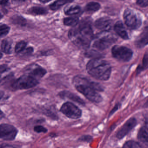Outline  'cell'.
I'll return each mask as SVG.
<instances>
[{
	"instance_id": "obj_1",
	"label": "cell",
	"mask_w": 148,
	"mask_h": 148,
	"mask_svg": "<svg viewBox=\"0 0 148 148\" xmlns=\"http://www.w3.org/2000/svg\"><path fill=\"white\" fill-rule=\"evenodd\" d=\"M91 23L90 18H84L69 31L70 40L80 48H89L94 40V34Z\"/></svg>"
},
{
	"instance_id": "obj_2",
	"label": "cell",
	"mask_w": 148,
	"mask_h": 148,
	"mask_svg": "<svg viewBox=\"0 0 148 148\" xmlns=\"http://www.w3.org/2000/svg\"><path fill=\"white\" fill-rule=\"evenodd\" d=\"M91 83L92 82L82 75H77L73 78V84L78 92L89 101L99 103L102 101V97L92 87Z\"/></svg>"
},
{
	"instance_id": "obj_3",
	"label": "cell",
	"mask_w": 148,
	"mask_h": 148,
	"mask_svg": "<svg viewBox=\"0 0 148 148\" xmlns=\"http://www.w3.org/2000/svg\"><path fill=\"white\" fill-rule=\"evenodd\" d=\"M87 71L91 76L102 81H107L110 77L111 67L107 61L99 58L90 60L87 65Z\"/></svg>"
},
{
	"instance_id": "obj_4",
	"label": "cell",
	"mask_w": 148,
	"mask_h": 148,
	"mask_svg": "<svg viewBox=\"0 0 148 148\" xmlns=\"http://www.w3.org/2000/svg\"><path fill=\"white\" fill-rule=\"evenodd\" d=\"M93 47L99 50H104L116 41V38L108 32H103L94 38Z\"/></svg>"
},
{
	"instance_id": "obj_5",
	"label": "cell",
	"mask_w": 148,
	"mask_h": 148,
	"mask_svg": "<svg viewBox=\"0 0 148 148\" xmlns=\"http://www.w3.org/2000/svg\"><path fill=\"white\" fill-rule=\"evenodd\" d=\"M39 81L30 74L25 73L14 80L11 86L16 90L27 89L35 87L39 84Z\"/></svg>"
},
{
	"instance_id": "obj_6",
	"label": "cell",
	"mask_w": 148,
	"mask_h": 148,
	"mask_svg": "<svg viewBox=\"0 0 148 148\" xmlns=\"http://www.w3.org/2000/svg\"><path fill=\"white\" fill-rule=\"evenodd\" d=\"M111 52L114 58L123 62L129 61L133 57V51L124 46L115 45L112 48Z\"/></svg>"
},
{
	"instance_id": "obj_7",
	"label": "cell",
	"mask_w": 148,
	"mask_h": 148,
	"mask_svg": "<svg viewBox=\"0 0 148 148\" xmlns=\"http://www.w3.org/2000/svg\"><path fill=\"white\" fill-rule=\"evenodd\" d=\"M123 18L126 25L131 29H137L141 25L142 21L140 17L134 10L130 9L125 10Z\"/></svg>"
},
{
	"instance_id": "obj_8",
	"label": "cell",
	"mask_w": 148,
	"mask_h": 148,
	"mask_svg": "<svg viewBox=\"0 0 148 148\" xmlns=\"http://www.w3.org/2000/svg\"><path fill=\"white\" fill-rule=\"evenodd\" d=\"M60 111L68 118L77 119L81 116L82 110L77 106L70 102H67L62 105Z\"/></svg>"
},
{
	"instance_id": "obj_9",
	"label": "cell",
	"mask_w": 148,
	"mask_h": 148,
	"mask_svg": "<svg viewBox=\"0 0 148 148\" xmlns=\"http://www.w3.org/2000/svg\"><path fill=\"white\" fill-rule=\"evenodd\" d=\"M17 130L14 126L10 124H1L0 126L1 138L5 140H12L16 136Z\"/></svg>"
},
{
	"instance_id": "obj_10",
	"label": "cell",
	"mask_w": 148,
	"mask_h": 148,
	"mask_svg": "<svg viewBox=\"0 0 148 148\" xmlns=\"http://www.w3.org/2000/svg\"><path fill=\"white\" fill-rule=\"evenodd\" d=\"M137 125V121L135 118L129 119L118 130L116 137L121 140L127 136Z\"/></svg>"
},
{
	"instance_id": "obj_11",
	"label": "cell",
	"mask_w": 148,
	"mask_h": 148,
	"mask_svg": "<svg viewBox=\"0 0 148 148\" xmlns=\"http://www.w3.org/2000/svg\"><path fill=\"white\" fill-rule=\"evenodd\" d=\"M95 26L103 32H109L112 28L113 21L108 17H101L96 21Z\"/></svg>"
},
{
	"instance_id": "obj_12",
	"label": "cell",
	"mask_w": 148,
	"mask_h": 148,
	"mask_svg": "<svg viewBox=\"0 0 148 148\" xmlns=\"http://www.w3.org/2000/svg\"><path fill=\"white\" fill-rule=\"evenodd\" d=\"M25 73L30 74L39 80L46 75L47 71L37 64H33L27 68Z\"/></svg>"
},
{
	"instance_id": "obj_13",
	"label": "cell",
	"mask_w": 148,
	"mask_h": 148,
	"mask_svg": "<svg viewBox=\"0 0 148 148\" xmlns=\"http://www.w3.org/2000/svg\"><path fill=\"white\" fill-rule=\"evenodd\" d=\"M148 44V26L145 27L141 34L135 42V45L139 48H142Z\"/></svg>"
},
{
	"instance_id": "obj_14",
	"label": "cell",
	"mask_w": 148,
	"mask_h": 148,
	"mask_svg": "<svg viewBox=\"0 0 148 148\" xmlns=\"http://www.w3.org/2000/svg\"><path fill=\"white\" fill-rule=\"evenodd\" d=\"M114 29L116 34L123 39L128 40L129 38L127 32L122 22L121 21H117L114 26Z\"/></svg>"
},
{
	"instance_id": "obj_15",
	"label": "cell",
	"mask_w": 148,
	"mask_h": 148,
	"mask_svg": "<svg viewBox=\"0 0 148 148\" xmlns=\"http://www.w3.org/2000/svg\"><path fill=\"white\" fill-rule=\"evenodd\" d=\"M59 95L63 98H67L70 99L73 101L78 103L81 105L84 104V102L81 97L78 96L76 95L75 94H73L68 91H63L60 92Z\"/></svg>"
},
{
	"instance_id": "obj_16",
	"label": "cell",
	"mask_w": 148,
	"mask_h": 148,
	"mask_svg": "<svg viewBox=\"0 0 148 148\" xmlns=\"http://www.w3.org/2000/svg\"><path fill=\"white\" fill-rule=\"evenodd\" d=\"M139 140L148 146V127L144 126L140 129L138 134Z\"/></svg>"
},
{
	"instance_id": "obj_17",
	"label": "cell",
	"mask_w": 148,
	"mask_h": 148,
	"mask_svg": "<svg viewBox=\"0 0 148 148\" xmlns=\"http://www.w3.org/2000/svg\"><path fill=\"white\" fill-rule=\"evenodd\" d=\"M28 13L34 16L45 15L48 13L46 8L41 7H32L28 10Z\"/></svg>"
},
{
	"instance_id": "obj_18",
	"label": "cell",
	"mask_w": 148,
	"mask_h": 148,
	"mask_svg": "<svg viewBox=\"0 0 148 148\" xmlns=\"http://www.w3.org/2000/svg\"><path fill=\"white\" fill-rule=\"evenodd\" d=\"M81 10L80 6L76 5H71L64 9V12L67 15H74L79 14Z\"/></svg>"
},
{
	"instance_id": "obj_19",
	"label": "cell",
	"mask_w": 148,
	"mask_h": 148,
	"mask_svg": "<svg viewBox=\"0 0 148 148\" xmlns=\"http://www.w3.org/2000/svg\"><path fill=\"white\" fill-rule=\"evenodd\" d=\"M74 1V0H56L49 5V8L51 10H56L63 5L72 2Z\"/></svg>"
},
{
	"instance_id": "obj_20",
	"label": "cell",
	"mask_w": 148,
	"mask_h": 148,
	"mask_svg": "<svg viewBox=\"0 0 148 148\" xmlns=\"http://www.w3.org/2000/svg\"><path fill=\"white\" fill-rule=\"evenodd\" d=\"M1 50L4 53L10 54L12 48V42L10 40L4 39L1 42Z\"/></svg>"
},
{
	"instance_id": "obj_21",
	"label": "cell",
	"mask_w": 148,
	"mask_h": 148,
	"mask_svg": "<svg viewBox=\"0 0 148 148\" xmlns=\"http://www.w3.org/2000/svg\"><path fill=\"white\" fill-rule=\"evenodd\" d=\"M11 21L13 24L24 27L27 24V20L21 16H14L11 18Z\"/></svg>"
},
{
	"instance_id": "obj_22",
	"label": "cell",
	"mask_w": 148,
	"mask_h": 148,
	"mask_svg": "<svg viewBox=\"0 0 148 148\" xmlns=\"http://www.w3.org/2000/svg\"><path fill=\"white\" fill-rule=\"evenodd\" d=\"M101 8L100 3L96 2H90L85 7V10L87 12H94L98 11Z\"/></svg>"
},
{
	"instance_id": "obj_23",
	"label": "cell",
	"mask_w": 148,
	"mask_h": 148,
	"mask_svg": "<svg viewBox=\"0 0 148 148\" xmlns=\"http://www.w3.org/2000/svg\"><path fill=\"white\" fill-rule=\"evenodd\" d=\"M79 19L78 17H66L63 19V22L64 25L67 26L74 27L79 23Z\"/></svg>"
},
{
	"instance_id": "obj_24",
	"label": "cell",
	"mask_w": 148,
	"mask_h": 148,
	"mask_svg": "<svg viewBox=\"0 0 148 148\" xmlns=\"http://www.w3.org/2000/svg\"><path fill=\"white\" fill-rule=\"evenodd\" d=\"M27 43L24 41H21L17 43L15 47V52L17 53H23L26 49Z\"/></svg>"
},
{
	"instance_id": "obj_25",
	"label": "cell",
	"mask_w": 148,
	"mask_h": 148,
	"mask_svg": "<svg viewBox=\"0 0 148 148\" xmlns=\"http://www.w3.org/2000/svg\"><path fill=\"white\" fill-rule=\"evenodd\" d=\"M148 68V53L145 54L142 60V64L138 66L137 72L138 73L143 70H146Z\"/></svg>"
},
{
	"instance_id": "obj_26",
	"label": "cell",
	"mask_w": 148,
	"mask_h": 148,
	"mask_svg": "<svg viewBox=\"0 0 148 148\" xmlns=\"http://www.w3.org/2000/svg\"><path fill=\"white\" fill-rule=\"evenodd\" d=\"M0 30H1V37H4L8 34L10 30V27L8 25L5 24H1L0 27Z\"/></svg>"
},
{
	"instance_id": "obj_27",
	"label": "cell",
	"mask_w": 148,
	"mask_h": 148,
	"mask_svg": "<svg viewBox=\"0 0 148 148\" xmlns=\"http://www.w3.org/2000/svg\"><path fill=\"white\" fill-rule=\"evenodd\" d=\"M122 148H142L140 145L134 141H129L123 145Z\"/></svg>"
},
{
	"instance_id": "obj_28",
	"label": "cell",
	"mask_w": 148,
	"mask_h": 148,
	"mask_svg": "<svg viewBox=\"0 0 148 148\" xmlns=\"http://www.w3.org/2000/svg\"><path fill=\"white\" fill-rule=\"evenodd\" d=\"M34 130L35 132L37 133H47V130L46 128L43 127V126H40V125L35 126L34 127Z\"/></svg>"
},
{
	"instance_id": "obj_29",
	"label": "cell",
	"mask_w": 148,
	"mask_h": 148,
	"mask_svg": "<svg viewBox=\"0 0 148 148\" xmlns=\"http://www.w3.org/2000/svg\"><path fill=\"white\" fill-rule=\"evenodd\" d=\"M93 140L92 136L89 135L83 136L80 138L79 140L81 141L86 142L89 143Z\"/></svg>"
},
{
	"instance_id": "obj_30",
	"label": "cell",
	"mask_w": 148,
	"mask_h": 148,
	"mask_svg": "<svg viewBox=\"0 0 148 148\" xmlns=\"http://www.w3.org/2000/svg\"><path fill=\"white\" fill-rule=\"evenodd\" d=\"M136 3L140 7H147L148 5V0H137Z\"/></svg>"
},
{
	"instance_id": "obj_31",
	"label": "cell",
	"mask_w": 148,
	"mask_h": 148,
	"mask_svg": "<svg viewBox=\"0 0 148 148\" xmlns=\"http://www.w3.org/2000/svg\"><path fill=\"white\" fill-rule=\"evenodd\" d=\"M0 3L1 8H4L9 4V0H0Z\"/></svg>"
},
{
	"instance_id": "obj_32",
	"label": "cell",
	"mask_w": 148,
	"mask_h": 148,
	"mask_svg": "<svg viewBox=\"0 0 148 148\" xmlns=\"http://www.w3.org/2000/svg\"><path fill=\"white\" fill-rule=\"evenodd\" d=\"M34 51V49L32 47H29L28 48L26 49L23 51V53L26 54H31L33 53Z\"/></svg>"
},
{
	"instance_id": "obj_33",
	"label": "cell",
	"mask_w": 148,
	"mask_h": 148,
	"mask_svg": "<svg viewBox=\"0 0 148 148\" xmlns=\"http://www.w3.org/2000/svg\"><path fill=\"white\" fill-rule=\"evenodd\" d=\"M8 70V67L6 65H2L1 66V73L2 74L5 73Z\"/></svg>"
},
{
	"instance_id": "obj_34",
	"label": "cell",
	"mask_w": 148,
	"mask_h": 148,
	"mask_svg": "<svg viewBox=\"0 0 148 148\" xmlns=\"http://www.w3.org/2000/svg\"><path fill=\"white\" fill-rule=\"evenodd\" d=\"M119 107H120V105L119 104H117V105H116L114 108V109L112 110V111L110 112V114H109V116H110L113 115L119 108Z\"/></svg>"
},
{
	"instance_id": "obj_35",
	"label": "cell",
	"mask_w": 148,
	"mask_h": 148,
	"mask_svg": "<svg viewBox=\"0 0 148 148\" xmlns=\"http://www.w3.org/2000/svg\"><path fill=\"white\" fill-rule=\"evenodd\" d=\"M27 0H12V2L14 3H21Z\"/></svg>"
},
{
	"instance_id": "obj_36",
	"label": "cell",
	"mask_w": 148,
	"mask_h": 148,
	"mask_svg": "<svg viewBox=\"0 0 148 148\" xmlns=\"http://www.w3.org/2000/svg\"><path fill=\"white\" fill-rule=\"evenodd\" d=\"M144 119H145V123H147V124H148V114L145 115Z\"/></svg>"
},
{
	"instance_id": "obj_37",
	"label": "cell",
	"mask_w": 148,
	"mask_h": 148,
	"mask_svg": "<svg viewBox=\"0 0 148 148\" xmlns=\"http://www.w3.org/2000/svg\"><path fill=\"white\" fill-rule=\"evenodd\" d=\"M41 2L43 3H47L49 2L50 1L52 0H39Z\"/></svg>"
},
{
	"instance_id": "obj_38",
	"label": "cell",
	"mask_w": 148,
	"mask_h": 148,
	"mask_svg": "<svg viewBox=\"0 0 148 148\" xmlns=\"http://www.w3.org/2000/svg\"><path fill=\"white\" fill-rule=\"evenodd\" d=\"M144 107H145V108L148 107V99H147V101H146V102L144 103Z\"/></svg>"
}]
</instances>
